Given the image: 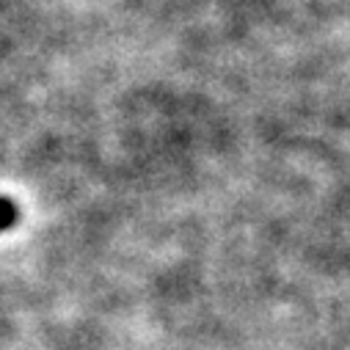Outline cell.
<instances>
[{
  "label": "cell",
  "instance_id": "6da1fadb",
  "mask_svg": "<svg viewBox=\"0 0 350 350\" xmlns=\"http://www.w3.org/2000/svg\"><path fill=\"white\" fill-rule=\"evenodd\" d=\"M17 221H20V207H17V202H12L9 196H0V232L12 229Z\"/></svg>",
  "mask_w": 350,
  "mask_h": 350
}]
</instances>
